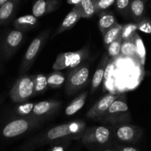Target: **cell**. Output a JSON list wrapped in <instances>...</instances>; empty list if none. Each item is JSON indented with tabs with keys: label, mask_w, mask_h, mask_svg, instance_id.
Wrapping results in <instances>:
<instances>
[{
	"label": "cell",
	"mask_w": 151,
	"mask_h": 151,
	"mask_svg": "<svg viewBox=\"0 0 151 151\" xmlns=\"http://www.w3.org/2000/svg\"><path fill=\"white\" fill-rule=\"evenodd\" d=\"M34 94L32 76L24 75L16 81L10 91V97L15 103L26 101Z\"/></svg>",
	"instance_id": "obj_1"
},
{
	"label": "cell",
	"mask_w": 151,
	"mask_h": 151,
	"mask_svg": "<svg viewBox=\"0 0 151 151\" xmlns=\"http://www.w3.org/2000/svg\"><path fill=\"white\" fill-rule=\"evenodd\" d=\"M85 131V123L83 122H72L70 123L63 124L51 128L45 136V140L55 141L71 135L82 134Z\"/></svg>",
	"instance_id": "obj_2"
},
{
	"label": "cell",
	"mask_w": 151,
	"mask_h": 151,
	"mask_svg": "<svg viewBox=\"0 0 151 151\" xmlns=\"http://www.w3.org/2000/svg\"><path fill=\"white\" fill-rule=\"evenodd\" d=\"M88 53L86 48L78 51L60 53L58 55L52 69L54 70H62L68 68H76L86 58Z\"/></svg>",
	"instance_id": "obj_3"
},
{
	"label": "cell",
	"mask_w": 151,
	"mask_h": 151,
	"mask_svg": "<svg viewBox=\"0 0 151 151\" xmlns=\"http://www.w3.org/2000/svg\"><path fill=\"white\" fill-rule=\"evenodd\" d=\"M89 69L86 63L77 66L70 72L67 78L66 91L68 94H72L81 89L87 82Z\"/></svg>",
	"instance_id": "obj_4"
},
{
	"label": "cell",
	"mask_w": 151,
	"mask_h": 151,
	"mask_svg": "<svg viewBox=\"0 0 151 151\" xmlns=\"http://www.w3.org/2000/svg\"><path fill=\"white\" fill-rule=\"evenodd\" d=\"M37 124V121L32 118H22L8 122L2 129L3 137L13 138L19 137L30 129Z\"/></svg>",
	"instance_id": "obj_5"
},
{
	"label": "cell",
	"mask_w": 151,
	"mask_h": 151,
	"mask_svg": "<svg viewBox=\"0 0 151 151\" xmlns=\"http://www.w3.org/2000/svg\"><path fill=\"white\" fill-rule=\"evenodd\" d=\"M110 138V131L103 126H95L86 129L82 134L81 141L83 144H106Z\"/></svg>",
	"instance_id": "obj_6"
},
{
	"label": "cell",
	"mask_w": 151,
	"mask_h": 151,
	"mask_svg": "<svg viewBox=\"0 0 151 151\" xmlns=\"http://www.w3.org/2000/svg\"><path fill=\"white\" fill-rule=\"evenodd\" d=\"M48 35L49 32H44V33L41 34L32 40L31 44H29V47L27 50L24 58V60L22 61V72H25L30 67Z\"/></svg>",
	"instance_id": "obj_7"
},
{
	"label": "cell",
	"mask_w": 151,
	"mask_h": 151,
	"mask_svg": "<svg viewBox=\"0 0 151 151\" xmlns=\"http://www.w3.org/2000/svg\"><path fill=\"white\" fill-rule=\"evenodd\" d=\"M119 94L116 95L113 94H108L105 95L88 110L86 116L94 119L103 116V114L107 113L111 105L119 97Z\"/></svg>",
	"instance_id": "obj_8"
},
{
	"label": "cell",
	"mask_w": 151,
	"mask_h": 151,
	"mask_svg": "<svg viewBox=\"0 0 151 151\" xmlns=\"http://www.w3.org/2000/svg\"><path fill=\"white\" fill-rule=\"evenodd\" d=\"M118 139L125 142H135L141 137L142 131L139 127L134 125H121L115 130Z\"/></svg>",
	"instance_id": "obj_9"
},
{
	"label": "cell",
	"mask_w": 151,
	"mask_h": 151,
	"mask_svg": "<svg viewBox=\"0 0 151 151\" xmlns=\"http://www.w3.org/2000/svg\"><path fill=\"white\" fill-rule=\"evenodd\" d=\"M61 0H37L32 5V16L35 18L42 17L60 7Z\"/></svg>",
	"instance_id": "obj_10"
},
{
	"label": "cell",
	"mask_w": 151,
	"mask_h": 151,
	"mask_svg": "<svg viewBox=\"0 0 151 151\" xmlns=\"http://www.w3.org/2000/svg\"><path fill=\"white\" fill-rule=\"evenodd\" d=\"M23 39V32L14 29L7 34L3 44L4 53L7 57L11 55L19 47Z\"/></svg>",
	"instance_id": "obj_11"
},
{
	"label": "cell",
	"mask_w": 151,
	"mask_h": 151,
	"mask_svg": "<svg viewBox=\"0 0 151 151\" xmlns=\"http://www.w3.org/2000/svg\"><path fill=\"white\" fill-rule=\"evenodd\" d=\"M81 18L82 17H81V11H80L79 7L77 4V5L74 6L72 10L65 17L55 35H59L64 31L72 29Z\"/></svg>",
	"instance_id": "obj_12"
},
{
	"label": "cell",
	"mask_w": 151,
	"mask_h": 151,
	"mask_svg": "<svg viewBox=\"0 0 151 151\" xmlns=\"http://www.w3.org/2000/svg\"><path fill=\"white\" fill-rule=\"evenodd\" d=\"M60 105V102L55 100L39 102L34 105L32 113L35 116H44L55 111Z\"/></svg>",
	"instance_id": "obj_13"
},
{
	"label": "cell",
	"mask_w": 151,
	"mask_h": 151,
	"mask_svg": "<svg viewBox=\"0 0 151 151\" xmlns=\"http://www.w3.org/2000/svg\"><path fill=\"white\" fill-rule=\"evenodd\" d=\"M20 0H7L0 7V26L5 24L13 16Z\"/></svg>",
	"instance_id": "obj_14"
},
{
	"label": "cell",
	"mask_w": 151,
	"mask_h": 151,
	"mask_svg": "<svg viewBox=\"0 0 151 151\" xmlns=\"http://www.w3.org/2000/svg\"><path fill=\"white\" fill-rule=\"evenodd\" d=\"M37 24V18L32 15H24L15 19L13 26L17 30L23 32L32 29Z\"/></svg>",
	"instance_id": "obj_15"
},
{
	"label": "cell",
	"mask_w": 151,
	"mask_h": 151,
	"mask_svg": "<svg viewBox=\"0 0 151 151\" xmlns=\"http://www.w3.org/2000/svg\"><path fill=\"white\" fill-rule=\"evenodd\" d=\"M87 95L88 93L86 91L80 94L78 97H77L69 106L66 107V110H65V113L68 116H72V115L75 114L79 110H81L83 106L85 105Z\"/></svg>",
	"instance_id": "obj_16"
},
{
	"label": "cell",
	"mask_w": 151,
	"mask_h": 151,
	"mask_svg": "<svg viewBox=\"0 0 151 151\" xmlns=\"http://www.w3.org/2000/svg\"><path fill=\"white\" fill-rule=\"evenodd\" d=\"M116 23L117 22H116L114 16L112 15L111 13H102L100 19H99L98 26L103 35H104V34Z\"/></svg>",
	"instance_id": "obj_17"
},
{
	"label": "cell",
	"mask_w": 151,
	"mask_h": 151,
	"mask_svg": "<svg viewBox=\"0 0 151 151\" xmlns=\"http://www.w3.org/2000/svg\"><path fill=\"white\" fill-rule=\"evenodd\" d=\"M122 29V25L116 23V24L114 25L111 28H110L104 34V35H103V42H104V45L106 47H109V44H111L113 41H114L115 40H116L120 36Z\"/></svg>",
	"instance_id": "obj_18"
},
{
	"label": "cell",
	"mask_w": 151,
	"mask_h": 151,
	"mask_svg": "<svg viewBox=\"0 0 151 151\" xmlns=\"http://www.w3.org/2000/svg\"><path fill=\"white\" fill-rule=\"evenodd\" d=\"M107 59L106 58L103 59L102 63H100V66L97 69L96 72H94V77H93L92 82H91V92L93 93L97 90L99 86L101 84L102 81H103V78H104V73L105 69H106V64Z\"/></svg>",
	"instance_id": "obj_19"
},
{
	"label": "cell",
	"mask_w": 151,
	"mask_h": 151,
	"mask_svg": "<svg viewBox=\"0 0 151 151\" xmlns=\"http://www.w3.org/2000/svg\"><path fill=\"white\" fill-rule=\"evenodd\" d=\"M133 39H134V44H135L137 56L139 58L142 64L144 65L145 63L146 59V50L142 39L141 37L137 32L134 33V36H133Z\"/></svg>",
	"instance_id": "obj_20"
},
{
	"label": "cell",
	"mask_w": 151,
	"mask_h": 151,
	"mask_svg": "<svg viewBox=\"0 0 151 151\" xmlns=\"http://www.w3.org/2000/svg\"><path fill=\"white\" fill-rule=\"evenodd\" d=\"M120 54L128 58H134L137 56L135 44H134L133 37L129 39L124 40L122 41V46H121Z\"/></svg>",
	"instance_id": "obj_21"
},
{
	"label": "cell",
	"mask_w": 151,
	"mask_h": 151,
	"mask_svg": "<svg viewBox=\"0 0 151 151\" xmlns=\"http://www.w3.org/2000/svg\"><path fill=\"white\" fill-rule=\"evenodd\" d=\"M78 5L82 18H90L95 13V9L91 0H81Z\"/></svg>",
	"instance_id": "obj_22"
},
{
	"label": "cell",
	"mask_w": 151,
	"mask_h": 151,
	"mask_svg": "<svg viewBox=\"0 0 151 151\" xmlns=\"http://www.w3.org/2000/svg\"><path fill=\"white\" fill-rule=\"evenodd\" d=\"M129 10L131 15L135 19H139L145 12V1L143 0H132L130 4Z\"/></svg>",
	"instance_id": "obj_23"
},
{
	"label": "cell",
	"mask_w": 151,
	"mask_h": 151,
	"mask_svg": "<svg viewBox=\"0 0 151 151\" xmlns=\"http://www.w3.org/2000/svg\"><path fill=\"white\" fill-rule=\"evenodd\" d=\"M32 82L34 86V94H39L45 91L47 88V78L43 75H37L32 76Z\"/></svg>",
	"instance_id": "obj_24"
},
{
	"label": "cell",
	"mask_w": 151,
	"mask_h": 151,
	"mask_svg": "<svg viewBox=\"0 0 151 151\" xmlns=\"http://www.w3.org/2000/svg\"><path fill=\"white\" fill-rule=\"evenodd\" d=\"M47 78V86L51 88H58L65 82V77L60 72H54Z\"/></svg>",
	"instance_id": "obj_25"
},
{
	"label": "cell",
	"mask_w": 151,
	"mask_h": 151,
	"mask_svg": "<svg viewBox=\"0 0 151 151\" xmlns=\"http://www.w3.org/2000/svg\"><path fill=\"white\" fill-rule=\"evenodd\" d=\"M128 111V106L124 100H116L112 103L107 112L110 114H115L126 112Z\"/></svg>",
	"instance_id": "obj_26"
},
{
	"label": "cell",
	"mask_w": 151,
	"mask_h": 151,
	"mask_svg": "<svg viewBox=\"0 0 151 151\" xmlns=\"http://www.w3.org/2000/svg\"><path fill=\"white\" fill-rule=\"evenodd\" d=\"M123 41L122 37L120 36L117 38L116 40H115L114 41L110 44L109 45L108 48V53H109V55L112 58H116L117 56L119 55L120 54V50H121V46H122V43Z\"/></svg>",
	"instance_id": "obj_27"
},
{
	"label": "cell",
	"mask_w": 151,
	"mask_h": 151,
	"mask_svg": "<svg viewBox=\"0 0 151 151\" xmlns=\"http://www.w3.org/2000/svg\"><path fill=\"white\" fill-rule=\"evenodd\" d=\"M137 29V24H128L122 26V32H121V37L122 40H127L132 38L133 35L136 32Z\"/></svg>",
	"instance_id": "obj_28"
},
{
	"label": "cell",
	"mask_w": 151,
	"mask_h": 151,
	"mask_svg": "<svg viewBox=\"0 0 151 151\" xmlns=\"http://www.w3.org/2000/svg\"><path fill=\"white\" fill-rule=\"evenodd\" d=\"M94 4L95 13L106 10L115 2L116 0H91Z\"/></svg>",
	"instance_id": "obj_29"
},
{
	"label": "cell",
	"mask_w": 151,
	"mask_h": 151,
	"mask_svg": "<svg viewBox=\"0 0 151 151\" xmlns=\"http://www.w3.org/2000/svg\"><path fill=\"white\" fill-rule=\"evenodd\" d=\"M137 29L145 33L151 34V22L147 19H143L137 24Z\"/></svg>",
	"instance_id": "obj_30"
},
{
	"label": "cell",
	"mask_w": 151,
	"mask_h": 151,
	"mask_svg": "<svg viewBox=\"0 0 151 151\" xmlns=\"http://www.w3.org/2000/svg\"><path fill=\"white\" fill-rule=\"evenodd\" d=\"M34 107V104L32 103H27V104L22 105L19 106L16 109V112L22 116H27L32 111V109Z\"/></svg>",
	"instance_id": "obj_31"
},
{
	"label": "cell",
	"mask_w": 151,
	"mask_h": 151,
	"mask_svg": "<svg viewBox=\"0 0 151 151\" xmlns=\"http://www.w3.org/2000/svg\"><path fill=\"white\" fill-rule=\"evenodd\" d=\"M116 7L119 11L124 13L129 10L131 0H116Z\"/></svg>",
	"instance_id": "obj_32"
},
{
	"label": "cell",
	"mask_w": 151,
	"mask_h": 151,
	"mask_svg": "<svg viewBox=\"0 0 151 151\" xmlns=\"http://www.w3.org/2000/svg\"><path fill=\"white\" fill-rule=\"evenodd\" d=\"M67 3L70 4H74V5H77V4H80V2L81 1V0H66Z\"/></svg>",
	"instance_id": "obj_33"
},
{
	"label": "cell",
	"mask_w": 151,
	"mask_h": 151,
	"mask_svg": "<svg viewBox=\"0 0 151 151\" xmlns=\"http://www.w3.org/2000/svg\"><path fill=\"white\" fill-rule=\"evenodd\" d=\"M120 151H138L136 148L132 147H125L123 148H122Z\"/></svg>",
	"instance_id": "obj_34"
},
{
	"label": "cell",
	"mask_w": 151,
	"mask_h": 151,
	"mask_svg": "<svg viewBox=\"0 0 151 151\" xmlns=\"http://www.w3.org/2000/svg\"><path fill=\"white\" fill-rule=\"evenodd\" d=\"M52 151H63V148L61 147H56L52 149Z\"/></svg>",
	"instance_id": "obj_35"
},
{
	"label": "cell",
	"mask_w": 151,
	"mask_h": 151,
	"mask_svg": "<svg viewBox=\"0 0 151 151\" xmlns=\"http://www.w3.org/2000/svg\"><path fill=\"white\" fill-rule=\"evenodd\" d=\"M7 1V0H0V7H1Z\"/></svg>",
	"instance_id": "obj_36"
},
{
	"label": "cell",
	"mask_w": 151,
	"mask_h": 151,
	"mask_svg": "<svg viewBox=\"0 0 151 151\" xmlns=\"http://www.w3.org/2000/svg\"><path fill=\"white\" fill-rule=\"evenodd\" d=\"M105 151H114V150H105Z\"/></svg>",
	"instance_id": "obj_37"
},
{
	"label": "cell",
	"mask_w": 151,
	"mask_h": 151,
	"mask_svg": "<svg viewBox=\"0 0 151 151\" xmlns=\"http://www.w3.org/2000/svg\"><path fill=\"white\" fill-rule=\"evenodd\" d=\"M143 1H147V0H143Z\"/></svg>",
	"instance_id": "obj_38"
}]
</instances>
